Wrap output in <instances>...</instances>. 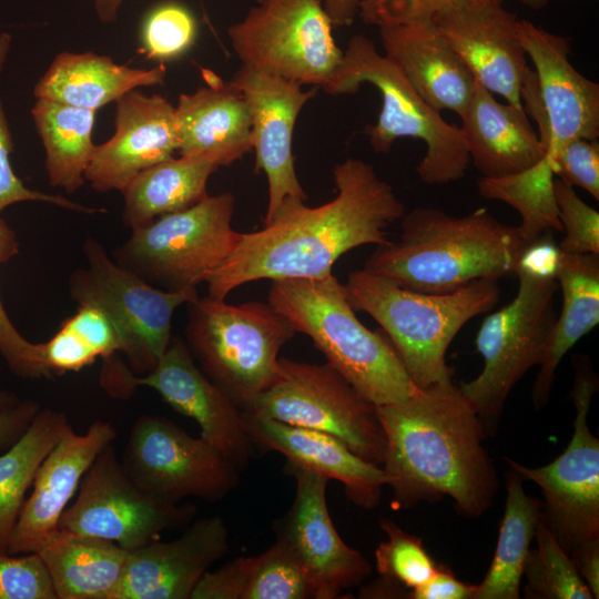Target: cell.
<instances>
[{
  "instance_id": "obj_50",
  "label": "cell",
  "mask_w": 599,
  "mask_h": 599,
  "mask_svg": "<svg viewBox=\"0 0 599 599\" xmlns=\"http://www.w3.org/2000/svg\"><path fill=\"white\" fill-rule=\"evenodd\" d=\"M593 598L599 597V538L575 548L569 555Z\"/></svg>"
},
{
  "instance_id": "obj_34",
  "label": "cell",
  "mask_w": 599,
  "mask_h": 599,
  "mask_svg": "<svg viewBox=\"0 0 599 599\" xmlns=\"http://www.w3.org/2000/svg\"><path fill=\"white\" fill-rule=\"evenodd\" d=\"M514 469L506 477L507 497L490 567L474 599H518L524 565L541 517V504L528 496Z\"/></svg>"
},
{
  "instance_id": "obj_4",
  "label": "cell",
  "mask_w": 599,
  "mask_h": 599,
  "mask_svg": "<svg viewBox=\"0 0 599 599\" xmlns=\"http://www.w3.org/2000/svg\"><path fill=\"white\" fill-rule=\"evenodd\" d=\"M344 285L353 308L382 326L419 389L453 380L448 346L467 322L489 312L500 297L497 280L480 278L433 294L405 288L365 268L351 272Z\"/></svg>"
},
{
  "instance_id": "obj_16",
  "label": "cell",
  "mask_w": 599,
  "mask_h": 599,
  "mask_svg": "<svg viewBox=\"0 0 599 599\" xmlns=\"http://www.w3.org/2000/svg\"><path fill=\"white\" fill-rule=\"evenodd\" d=\"M196 514L193 504L170 502L140 488L126 474L112 443L98 454L67 508L59 530L103 538L132 550L179 529Z\"/></svg>"
},
{
  "instance_id": "obj_8",
  "label": "cell",
  "mask_w": 599,
  "mask_h": 599,
  "mask_svg": "<svg viewBox=\"0 0 599 599\" xmlns=\"http://www.w3.org/2000/svg\"><path fill=\"white\" fill-rule=\"evenodd\" d=\"M235 197L207 195L196 204L131 230L113 261L164 291L206 283L236 246L241 233L232 226Z\"/></svg>"
},
{
  "instance_id": "obj_10",
  "label": "cell",
  "mask_w": 599,
  "mask_h": 599,
  "mask_svg": "<svg viewBox=\"0 0 599 599\" xmlns=\"http://www.w3.org/2000/svg\"><path fill=\"white\" fill-rule=\"evenodd\" d=\"M516 296L483 321L476 348L484 358L481 373L459 385L480 418L486 434H494L505 402L517 382L539 365L557 318V280L517 274Z\"/></svg>"
},
{
  "instance_id": "obj_42",
  "label": "cell",
  "mask_w": 599,
  "mask_h": 599,
  "mask_svg": "<svg viewBox=\"0 0 599 599\" xmlns=\"http://www.w3.org/2000/svg\"><path fill=\"white\" fill-rule=\"evenodd\" d=\"M19 252L13 230L0 217V264ZM0 354L10 369L26 378L44 377L38 362V343L26 339L14 327L0 300Z\"/></svg>"
},
{
  "instance_id": "obj_19",
  "label": "cell",
  "mask_w": 599,
  "mask_h": 599,
  "mask_svg": "<svg viewBox=\"0 0 599 599\" xmlns=\"http://www.w3.org/2000/svg\"><path fill=\"white\" fill-rule=\"evenodd\" d=\"M246 100L252 119L255 151L254 172H263L268 184V203L264 224L290 200L306 201L297 177L293 155L294 126L304 105L316 89L268 75L241 65L231 79Z\"/></svg>"
},
{
  "instance_id": "obj_14",
  "label": "cell",
  "mask_w": 599,
  "mask_h": 599,
  "mask_svg": "<svg viewBox=\"0 0 599 599\" xmlns=\"http://www.w3.org/2000/svg\"><path fill=\"white\" fill-rule=\"evenodd\" d=\"M101 383L110 395L128 397L139 386L154 389L174 410L196 422L201 437L240 471L246 470L255 446L243 409L195 364L185 343L172 337L156 366L135 376L118 359L106 358Z\"/></svg>"
},
{
  "instance_id": "obj_53",
  "label": "cell",
  "mask_w": 599,
  "mask_h": 599,
  "mask_svg": "<svg viewBox=\"0 0 599 599\" xmlns=\"http://www.w3.org/2000/svg\"><path fill=\"white\" fill-rule=\"evenodd\" d=\"M20 402L21 399L17 395L10 392L0 389V409H6L9 407L16 406Z\"/></svg>"
},
{
  "instance_id": "obj_22",
  "label": "cell",
  "mask_w": 599,
  "mask_h": 599,
  "mask_svg": "<svg viewBox=\"0 0 599 599\" xmlns=\"http://www.w3.org/2000/svg\"><path fill=\"white\" fill-rule=\"evenodd\" d=\"M116 438L115 428L97 420L84 434L69 427L39 466L32 493L24 499L13 527L8 554L40 551L59 531V520L87 470Z\"/></svg>"
},
{
  "instance_id": "obj_21",
  "label": "cell",
  "mask_w": 599,
  "mask_h": 599,
  "mask_svg": "<svg viewBox=\"0 0 599 599\" xmlns=\"http://www.w3.org/2000/svg\"><path fill=\"white\" fill-rule=\"evenodd\" d=\"M114 134L95 145L84 179L97 192H122L143 170L174 156V105L160 94L132 90L116 101Z\"/></svg>"
},
{
  "instance_id": "obj_44",
  "label": "cell",
  "mask_w": 599,
  "mask_h": 599,
  "mask_svg": "<svg viewBox=\"0 0 599 599\" xmlns=\"http://www.w3.org/2000/svg\"><path fill=\"white\" fill-rule=\"evenodd\" d=\"M548 160L558 179L586 190L596 201L599 200L598 140L571 139Z\"/></svg>"
},
{
  "instance_id": "obj_6",
  "label": "cell",
  "mask_w": 599,
  "mask_h": 599,
  "mask_svg": "<svg viewBox=\"0 0 599 599\" xmlns=\"http://www.w3.org/2000/svg\"><path fill=\"white\" fill-rule=\"evenodd\" d=\"M365 83L382 97L376 123L364 131L375 152H389L402 138L419 139L426 151L416 172L424 183L443 185L465 176L470 160L460 126L446 122L370 39L357 34L348 41L342 63L324 91L351 94Z\"/></svg>"
},
{
  "instance_id": "obj_13",
  "label": "cell",
  "mask_w": 599,
  "mask_h": 599,
  "mask_svg": "<svg viewBox=\"0 0 599 599\" xmlns=\"http://www.w3.org/2000/svg\"><path fill=\"white\" fill-rule=\"evenodd\" d=\"M573 365L571 397L576 416L566 449L551 463L537 468L505 458L511 469L540 488L545 498L541 517L568 555L599 538V440L588 425L597 378L586 357Z\"/></svg>"
},
{
  "instance_id": "obj_36",
  "label": "cell",
  "mask_w": 599,
  "mask_h": 599,
  "mask_svg": "<svg viewBox=\"0 0 599 599\" xmlns=\"http://www.w3.org/2000/svg\"><path fill=\"white\" fill-rule=\"evenodd\" d=\"M554 170L546 156L535 166L506 177H481L479 194L488 200L511 205L521 216L517 226L522 238L530 243L550 231L562 233L552 182Z\"/></svg>"
},
{
  "instance_id": "obj_15",
  "label": "cell",
  "mask_w": 599,
  "mask_h": 599,
  "mask_svg": "<svg viewBox=\"0 0 599 599\" xmlns=\"http://www.w3.org/2000/svg\"><path fill=\"white\" fill-rule=\"evenodd\" d=\"M121 463L140 488L170 502L219 501L240 484L241 471L222 453L160 415L135 419Z\"/></svg>"
},
{
  "instance_id": "obj_24",
  "label": "cell",
  "mask_w": 599,
  "mask_h": 599,
  "mask_svg": "<svg viewBox=\"0 0 599 599\" xmlns=\"http://www.w3.org/2000/svg\"><path fill=\"white\" fill-rule=\"evenodd\" d=\"M244 418L255 447L284 455L287 466L338 480L347 499L361 508L378 506L385 486L383 469L353 453L338 438L247 412Z\"/></svg>"
},
{
  "instance_id": "obj_27",
  "label": "cell",
  "mask_w": 599,
  "mask_h": 599,
  "mask_svg": "<svg viewBox=\"0 0 599 599\" xmlns=\"http://www.w3.org/2000/svg\"><path fill=\"white\" fill-rule=\"evenodd\" d=\"M459 116L470 163L483 177L518 174L546 156L524 108L498 102L495 94L477 82Z\"/></svg>"
},
{
  "instance_id": "obj_11",
  "label": "cell",
  "mask_w": 599,
  "mask_h": 599,
  "mask_svg": "<svg viewBox=\"0 0 599 599\" xmlns=\"http://www.w3.org/2000/svg\"><path fill=\"white\" fill-rule=\"evenodd\" d=\"M242 65L323 90L343 60L322 0H256L227 29Z\"/></svg>"
},
{
  "instance_id": "obj_40",
  "label": "cell",
  "mask_w": 599,
  "mask_h": 599,
  "mask_svg": "<svg viewBox=\"0 0 599 599\" xmlns=\"http://www.w3.org/2000/svg\"><path fill=\"white\" fill-rule=\"evenodd\" d=\"M12 37L8 32L0 33V72L3 69L11 48ZM13 151V142L8 121L0 100V213L8 206L28 201L44 202L67 210L82 213H101L102 209L87 207L62 195L48 194L27 187L14 173L10 154Z\"/></svg>"
},
{
  "instance_id": "obj_38",
  "label": "cell",
  "mask_w": 599,
  "mask_h": 599,
  "mask_svg": "<svg viewBox=\"0 0 599 599\" xmlns=\"http://www.w3.org/2000/svg\"><path fill=\"white\" fill-rule=\"evenodd\" d=\"M380 528L387 536L375 551L376 569L380 578L406 592L424 585L437 565L422 540L404 531L392 519H382Z\"/></svg>"
},
{
  "instance_id": "obj_54",
  "label": "cell",
  "mask_w": 599,
  "mask_h": 599,
  "mask_svg": "<svg viewBox=\"0 0 599 599\" xmlns=\"http://www.w3.org/2000/svg\"><path fill=\"white\" fill-rule=\"evenodd\" d=\"M518 1H520L525 6H528L529 8L537 9V10L544 8L549 2V0H518Z\"/></svg>"
},
{
  "instance_id": "obj_17",
  "label": "cell",
  "mask_w": 599,
  "mask_h": 599,
  "mask_svg": "<svg viewBox=\"0 0 599 599\" xmlns=\"http://www.w3.org/2000/svg\"><path fill=\"white\" fill-rule=\"evenodd\" d=\"M517 30L535 68L525 73L520 101L537 124L546 158L571 139L598 140L599 84L571 64L569 40L526 19Z\"/></svg>"
},
{
  "instance_id": "obj_33",
  "label": "cell",
  "mask_w": 599,
  "mask_h": 599,
  "mask_svg": "<svg viewBox=\"0 0 599 599\" xmlns=\"http://www.w3.org/2000/svg\"><path fill=\"white\" fill-rule=\"evenodd\" d=\"M95 112L37 99L31 114L44 146L45 170L52 186L73 193L84 184V173L95 149L92 142Z\"/></svg>"
},
{
  "instance_id": "obj_32",
  "label": "cell",
  "mask_w": 599,
  "mask_h": 599,
  "mask_svg": "<svg viewBox=\"0 0 599 599\" xmlns=\"http://www.w3.org/2000/svg\"><path fill=\"white\" fill-rule=\"evenodd\" d=\"M217 169L207 159L180 155L143 170L121 192L124 224L133 230L196 204L209 195L206 184Z\"/></svg>"
},
{
  "instance_id": "obj_43",
  "label": "cell",
  "mask_w": 599,
  "mask_h": 599,
  "mask_svg": "<svg viewBox=\"0 0 599 599\" xmlns=\"http://www.w3.org/2000/svg\"><path fill=\"white\" fill-rule=\"evenodd\" d=\"M0 599H57L48 568L38 552L0 554Z\"/></svg>"
},
{
  "instance_id": "obj_31",
  "label": "cell",
  "mask_w": 599,
  "mask_h": 599,
  "mask_svg": "<svg viewBox=\"0 0 599 599\" xmlns=\"http://www.w3.org/2000/svg\"><path fill=\"white\" fill-rule=\"evenodd\" d=\"M307 577L280 542L252 557L234 558L209 570L191 599H311Z\"/></svg>"
},
{
  "instance_id": "obj_30",
  "label": "cell",
  "mask_w": 599,
  "mask_h": 599,
  "mask_svg": "<svg viewBox=\"0 0 599 599\" xmlns=\"http://www.w3.org/2000/svg\"><path fill=\"white\" fill-rule=\"evenodd\" d=\"M128 552L111 540L67 530L38 551L57 599H116Z\"/></svg>"
},
{
  "instance_id": "obj_3",
  "label": "cell",
  "mask_w": 599,
  "mask_h": 599,
  "mask_svg": "<svg viewBox=\"0 0 599 599\" xmlns=\"http://www.w3.org/2000/svg\"><path fill=\"white\" fill-rule=\"evenodd\" d=\"M398 240L376 245L364 268L424 293H449L468 283L515 273L528 244L517 226L487 209L454 216L415 207L400 219Z\"/></svg>"
},
{
  "instance_id": "obj_41",
  "label": "cell",
  "mask_w": 599,
  "mask_h": 599,
  "mask_svg": "<svg viewBox=\"0 0 599 599\" xmlns=\"http://www.w3.org/2000/svg\"><path fill=\"white\" fill-rule=\"evenodd\" d=\"M554 197L562 225V253L599 254V213L588 205L573 186L554 179Z\"/></svg>"
},
{
  "instance_id": "obj_18",
  "label": "cell",
  "mask_w": 599,
  "mask_h": 599,
  "mask_svg": "<svg viewBox=\"0 0 599 599\" xmlns=\"http://www.w3.org/2000/svg\"><path fill=\"white\" fill-rule=\"evenodd\" d=\"M287 467L296 489L290 509L275 522L276 540L304 570L314 599L338 598L343 590L361 585L369 576L370 564L338 535L326 501L328 479Z\"/></svg>"
},
{
  "instance_id": "obj_51",
  "label": "cell",
  "mask_w": 599,
  "mask_h": 599,
  "mask_svg": "<svg viewBox=\"0 0 599 599\" xmlns=\"http://www.w3.org/2000/svg\"><path fill=\"white\" fill-rule=\"evenodd\" d=\"M364 0H324L323 7L333 26L344 27L353 23Z\"/></svg>"
},
{
  "instance_id": "obj_1",
  "label": "cell",
  "mask_w": 599,
  "mask_h": 599,
  "mask_svg": "<svg viewBox=\"0 0 599 599\" xmlns=\"http://www.w3.org/2000/svg\"><path fill=\"white\" fill-rule=\"evenodd\" d=\"M336 196L311 207L286 201L263 229L241 233L233 252L209 277L212 298L225 300L236 287L267 278H321L332 274L346 252L387 242V229L405 214L393 187L361 159L333 169Z\"/></svg>"
},
{
  "instance_id": "obj_46",
  "label": "cell",
  "mask_w": 599,
  "mask_h": 599,
  "mask_svg": "<svg viewBox=\"0 0 599 599\" xmlns=\"http://www.w3.org/2000/svg\"><path fill=\"white\" fill-rule=\"evenodd\" d=\"M62 324L75 333L98 357L106 358L124 352L125 339L120 326L97 304H80L75 314Z\"/></svg>"
},
{
  "instance_id": "obj_26",
  "label": "cell",
  "mask_w": 599,
  "mask_h": 599,
  "mask_svg": "<svg viewBox=\"0 0 599 599\" xmlns=\"http://www.w3.org/2000/svg\"><path fill=\"white\" fill-rule=\"evenodd\" d=\"M205 72L206 85L180 94L174 106L177 152L229 166L253 150L251 111L231 81Z\"/></svg>"
},
{
  "instance_id": "obj_25",
  "label": "cell",
  "mask_w": 599,
  "mask_h": 599,
  "mask_svg": "<svg viewBox=\"0 0 599 599\" xmlns=\"http://www.w3.org/2000/svg\"><path fill=\"white\" fill-rule=\"evenodd\" d=\"M378 28L384 54L423 100L438 112L450 110L460 115L476 81L435 21L419 19Z\"/></svg>"
},
{
  "instance_id": "obj_20",
  "label": "cell",
  "mask_w": 599,
  "mask_h": 599,
  "mask_svg": "<svg viewBox=\"0 0 599 599\" xmlns=\"http://www.w3.org/2000/svg\"><path fill=\"white\" fill-rule=\"evenodd\" d=\"M501 3L464 6L433 20L477 83L506 102L522 106L520 89L529 68L527 54L518 35L516 14Z\"/></svg>"
},
{
  "instance_id": "obj_9",
  "label": "cell",
  "mask_w": 599,
  "mask_h": 599,
  "mask_svg": "<svg viewBox=\"0 0 599 599\" xmlns=\"http://www.w3.org/2000/svg\"><path fill=\"white\" fill-rule=\"evenodd\" d=\"M243 410L332 435L366 461L384 463L386 438L376 405L328 363L278 357L273 382Z\"/></svg>"
},
{
  "instance_id": "obj_48",
  "label": "cell",
  "mask_w": 599,
  "mask_h": 599,
  "mask_svg": "<svg viewBox=\"0 0 599 599\" xmlns=\"http://www.w3.org/2000/svg\"><path fill=\"white\" fill-rule=\"evenodd\" d=\"M477 585L458 580L445 566H437L433 576L422 586L409 590V599H474Z\"/></svg>"
},
{
  "instance_id": "obj_5",
  "label": "cell",
  "mask_w": 599,
  "mask_h": 599,
  "mask_svg": "<svg viewBox=\"0 0 599 599\" xmlns=\"http://www.w3.org/2000/svg\"><path fill=\"white\" fill-rule=\"evenodd\" d=\"M267 300L374 405L399 402L419 390L392 343L359 322L345 285L333 273L272 281Z\"/></svg>"
},
{
  "instance_id": "obj_45",
  "label": "cell",
  "mask_w": 599,
  "mask_h": 599,
  "mask_svg": "<svg viewBox=\"0 0 599 599\" xmlns=\"http://www.w3.org/2000/svg\"><path fill=\"white\" fill-rule=\"evenodd\" d=\"M502 0H364L358 14L364 23L377 27L419 19H434L450 9Z\"/></svg>"
},
{
  "instance_id": "obj_47",
  "label": "cell",
  "mask_w": 599,
  "mask_h": 599,
  "mask_svg": "<svg viewBox=\"0 0 599 599\" xmlns=\"http://www.w3.org/2000/svg\"><path fill=\"white\" fill-rule=\"evenodd\" d=\"M559 245L548 237V233L528 243L522 250L514 274L556 280L561 260Z\"/></svg>"
},
{
  "instance_id": "obj_7",
  "label": "cell",
  "mask_w": 599,
  "mask_h": 599,
  "mask_svg": "<svg viewBox=\"0 0 599 599\" xmlns=\"http://www.w3.org/2000/svg\"><path fill=\"white\" fill-rule=\"evenodd\" d=\"M295 334L268 302L232 305L206 296L187 303L190 353L242 409L271 385L278 353Z\"/></svg>"
},
{
  "instance_id": "obj_29",
  "label": "cell",
  "mask_w": 599,
  "mask_h": 599,
  "mask_svg": "<svg viewBox=\"0 0 599 599\" xmlns=\"http://www.w3.org/2000/svg\"><path fill=\"white\" fill-rule=\"evenodd\" d=\"M556 280L562 293V306L538 365L532 387L537 408L548 402L562 357L599 323V254L562 253Z\"/></svg>"
},
{
  "instance_id": "obj_49",
  "label": "cell",
  "mask_w": 599,
  "mask_h": 599,
  "mask_svg": "<svg viewBox=\"0 0 599 599\" xmlns=\"http://www.w3.org/2000/svg\"><path fill=\"white\" fill-rule=\"evenodd\" d=\"M41 409L38 402L21 400L16 406L0 409V448L11 446L29 427Z\"/></svg>"
},
{
  "instance_id": "obj_52",
  "label": "cell",
  "mask_w": 599,
  "mask_h": 599,
  "mask_svg": "<svg viewBox=\"0 0 599 599\" xmlns=\"http://www.w3.org/2000/svg\"><path fill=\"white\" fill-rule=\"evenodd\" d=\"M124 0H92L97 17L102 23H113Z\"/></svg>"
},
{
  "instance_id": "obj_2",
  "label": "cell",
  "mask_w": 599,
  "mask_h": 599,
  "mask_svg": "<svg viewBox=\"0 0 599 599\" xmlns=\"http://www.w3.org/2000/svg\"><path fill=\"white\" fill-rule=\"evenodd\" d=\"M386 438L383 465L392 508L454 500L459 514L481 516L498 491V477L483 440L477 413L453 380L376 405Z\"/></svg>"
},
{
  "instance_id": "obj_37",
  "label": "cell",
  "mask_w": 599,
  "mask_h": 599,
  "mask_svg": "<svg viewBox=\"0 0 599 599\" xmlns=\"http://www.w3.org/2000/svg\"><path fill=\"white\" fill-rule=\"evenodd\" d=\"M536 548L529 549L522 577L524 595L532 599H592L570 556L540 517L535 530Z\"/></svg>"
},
{
  "instance_id": "obj_35",
  "label": "cell",
  "mask_w": 599,
  "mask_h": 599,
  "mask_svg": "<svg viewBox=\"0 0 599 599\" xmlns=\"http://www.w3.org/2000/svg\"><path fill=\"white\" fill-rule=\"evenodd\" d=\"M69 427L64 413L41 408L24 433L0 455V554H8L26 491L39 466Z\"/></svg>"
},
{
  "instance_id": "obj_39",
  "label": "cell",
  "mask_w": 599,
  "mask_h": 599,
  "mask_svg": "<svg viewBox=\"0 0 599 599\" xmlns=\"http://www.w3.org/2000/svg\"><path fill=\"white\" fill-rule=\"evenodd\" d=\"M196 31V20L185 6L164 2L146 14L141 31L142 43L148 58L170 60L193 44Z\"/></svg>"
},
{
  "instance_id": "obj_28",
  "label": "cell",
  "mask_w": 599,
  "mask_h": 599,
  "mask_svg": "<svg viewBox=\"0 0 599 599\" xmlns=\"http://www.w3.org/2000/svg\"><path fill=\"white\" fill-rule=\"evenodd\" d=\"M166 68L138 69L94 52L58 54L33 89L37 99L97 111L139 87L162 85Z\"/></svg>"
},
{
  "instance_id": "obj_12",
  "label": "cell",
  "mask_w": 599,
  "mask_h": 599,
  "mask_svg": "<svg viewBox=\"0 0 599 599\" xmlns=\"http://www.w3.org/2000/svg\"><path fill=\"white\" fill-rule=\"evenodd\" d=\"M87 266L69 278L71 298L105 309L120 326L129 368L145 375L166 351L176 308L199 297L196 287L164 291L118 265L95 238L83 243Z\"/></svg>"
},
{
  "instance_id": "obj_23",
  "label": "cell",
  "mask_w": 599,
  "mask_h": 599,
  "mask_svg": "<svg viewBox=\"0 0 599 599\" xmlns=\"http://www.w3.org/2000/svg\"><path fill=\"white\" fill-rule=\"evenodd\" d=\"M229 548L227 527L215 515L192 522L173 540L129 550L116 599H191Z\"/></svg>"
}]
</instances>
